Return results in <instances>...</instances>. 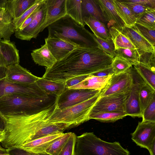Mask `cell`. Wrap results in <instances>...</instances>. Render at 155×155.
I'll use <instances>...</instances> for the list:
<instances>
[{"mask_svg":"<svg viewBox=\"0 0 155 155\" xmlns=\"http://www.w3.org/2000/svg\"><path fill=\"white\" fill-rule=\"evenodd\" d=\"M131 135L132 140L137 145L148 150L155 140V122L145 120L139 122Z\"/></svg>","mask_w":155,"mask_h":155,"instance_id":"cell-13","label":"cell"},{"mask_svg":"<svg viewBox=\"0 0 155 155\" xmlns=\"http://www.w3.org/2000/svg\"><path fill=\"white\" fill-rule=\"evenodd\" d=\"M102 12L108 28L113 27L121 31L125 24L118 15L113 0H96Z\"/></svg>","mask_w":155,"mask_h":155,"instance_id":"cell-15","label":"cell"},{"mask_svg":"<svg viewBox=\"0 0 155 155\" xmlns=\"http://www.w3.org/2000/svg\"><path fill=\"white\" fill-rule=\"evenodd\" d=\"M48 37L58 38L78 47L97 46L91 33L67 15L48 27Z\"/></svg>","mask_w":155,"mask_h":155,"instance_id":"cell-4","label":"cell"},{"mask_svg":"<svg viewBox=\"0 0 155 155\" xmlns=\"http://www.w3.org/2000/svg\"><path fill=\"white\" fill-rule=\"evenodd\" d=\"M115 9L124 23L125 27L130 28L135 25L137 19L128 8L118 0H113Z\"/></svg>","mask_w":155,"mask_h":155,"instance_id":"cell-30","label":"cell"},{"mask_svg":"<svg viewBox=\"0 0 155 155\" xmlns=\"http://www.w3.org/2000/svg\"><path fill=\"white\" fill-rule=\"evenodd\" d=\"M120 31L129 39L139 52H155V46L141 34L135 25L130 28L125 26Z\"/></svg>","mask_w":155,"mask_h":155,"instance_id":"cell-17","label":"cell"},{"mask_svg":"<svg viewBox=\"0 0 155 155\" xmlns=\"http://www.w3.org/2000/svg\"><path fill=\"white\" fill-rule=\"evenodd\" d=\"M39 78L32 74L19 64H17L7 67L5 78L11 83L29 84L36 82Z\"/></svg>","mask_w":155,"mask_h":155,"instance_id":"cell-14","label":"cell"},{"mask_svg":"<svg viewBox=\"0 0 155 155\" xmlns=\"http://www.w3.org/2000/svg\"><path fill=\"white\" fill-rule=\"evenodd\" d=\"M57 97H33L8 94L0 98V112L3 116L30 115L47 109L56 101Z\"/></svg>","mask_w":155,"mask_h":155,"instance_id":"cell-3","label":"cell"},{"mask_svg":"<svg viewBox=\"0 0 155 155\" xmlns=\"http://www.w3.org/2000/svg\"><path fill=\"white\" fill-rule=\"evenodd\" d=\"M109 29L115 50L120 48L137 49L129 39L120 31L113 27H110Z\"/></svg>","mask_w":155,"mask_h":155,"instance_id":"cell-28","label":"cell"},{"mask_svg":"<svg viewBox=\"0 0 155 155\" xmlns=\"http://www.w3.org/2000/svg\"><path fill=\"white\" fill-rule=\"evenodd\" d=\"M46 155H50L48 154H46Z\"/></svg>","mask_w":155,"mask_h":155,"instance_id":"cell-58","label":"cell"},{"mask_svg":"<svg viewBox=\"0 0 155 155\" xmlns=\"http://www.w3.org/2000/svg\"><path fill=\"white\" fill-rule=\"evenodd\" d=\"M113 75L99 77L90 74L78 84L68 88L89 89L101 91L105 87Z\"/></svg>","mask_w":155,"mask_h":155,"instance_id":"cell-23","label":"cell"},{"mask_svg":"<svg viewBox=\"0 0 155 155\" xmlns=\"http://www.w3.org/2000/svg\"><path fill=\"white\" fill-rule=\"evenodd\" d=\"M4 8H2L0 7V12H1L3 9Z\"/></svg>","mask_w":155,"mask_h":155,"instance_id":"cell-57","label":"cell"},{"mask_svg":"<svg viewBox=\"0 0 155 155\" xmlns=\"http://www.w3.org/2000/svg\"><path fill=\"white\" fill-rule=\"evenodd\" d=\"M101 91L91 98L70 107L62 110L58 109L57 107L50 117L49 120L69 124L74 127L89 120L90 112L100 98Z\"/></svg>","mask_w":155,"mask_h":155,"instance_id":"cell-6","label":"cell"},{"mask_svg":"<svg viewBox=\"0 0 155 155\" xmlns=\"http://www.w3.org/2000/svg\"><path fill=\"white\" fill-rule=\"evenodd\" d=\"M6 68L0 66V80L5 78Z\"/></svg>","mask_w":155,"mask_h":155,"instance_id":"cell-52","label":"cell"},{"mask_svg":"<svg viewBox=\"0 0 155 155\" xmlns=\"http://www.w3.org/2000/svg\"><path fill=\"white\" fill-rule=\"evenodd\" d=\"M132 66L127 61L118 56L114 57L111 64L113 71L115 74L124 73Z\"/></svg>","mask_w":155,"mask_h":155,"instance_id":"cell-37","label":"cell"},{"mask_svg":"<svg viewBox=\"0 0 155 155\" xmlns=\"http://www.w3.org/2000/svg\"><path fill=\"white\" fill-rule=\"evenodd\" d=\"M133 78L132 90L126 101L125 112L127 116L142 117V115L139 100V92L145 82L134 67L130 68Z\"/></svg>","mask_w":155,"mask_h":155,"instance_id":"cell-10","label":"cell"},{"mask_svg":"<svg viewBox=\"0 0 155 155\" xmlns=\"http://www.w3.org/2000/svg\"><path fill=\"white\" fill-rule=\"evenodd\" d=\"M8 94L39 97H47L51 95L41 88L36 82L29 84H21L9 82L5 78L1 79L0 98Z\"/></svg>","mask_w":155,"mask_h":155,"instance_id":"cell-8","label":"cell"},{"mask_svg":"<svg viewBox=\"0 0 155 155\" xmlns=\"http://www.w3.org/2000/svg\"><path fill=\"white\" fill-rule=\"evenodd\" d=\"M64 134L62 132L52 133L27 142L20 148L34 153L46 154L47 148Z\"/></svg>","mask_w":155,"mask_h":155,"instance_id":"cell-18","label":"cell"},{"mask_svg":"<svg viewBox=\"0 0 155 155\" xmlns=\"http://www.w3.org/2000/svg\"><path fill=\"white\" fill-rule=\"evenodd\" d=\"M77 136L72 133L66 143L58 155H75L74 146Z\"/></svg>","mask_w":155,"mask_h":155,"instance_id":"cell-43","label":"cell"},{"mask_svg":"<svg viewBox=\"0 0 155 155\" xmlns=\"http://www.w3.org/2000/svg\"><path fill=\"white\" fill-rule=\"evenodd\" d=\"M9 155H46L32 152L20 147H14L7 149Z\"/></svg>","mask_w":155,"mask_h":155,"instance_id":"cell-45","label":"cell"},{"mask_svg":"<svg viewBox=\"0 0 155 155\" xmlns=\"http://www.w3.org/2000/svg\"><path fill=\"white\" fill-rule=\"evenodd\" d=\"M36 82L48 94L56 97L60 95L66 88L64 83L50 80L43 77L39 78Z\"/></svg>","mask_w":155,"mask_h":155,"instance_id":"cell-25","label":"cell"},{"mask_svg":"<svg viewBox=\"0 0 155 155\" xmlns=\"http://www.w3.org/2000/svg\"><path fill=\"white\" fill-rule=\"evenodd\" d=\"M130 93L100 97L92 108L90 113L125 112V103Z\"/></svg>","mask_w":155,"mask_h":155,"instance_id":"cell-12","label":"cell"},{"mask_svg":"<svg viewBox=\"0 0 155 155\" xmlns=\"http://www.w3.org/2000/svg\"><path fill=\"white\" fill-rule=\"evenodd\" d=\"M5 125V119L4 116L0 112V132L4 131Z\"/></svg>","mask_w":155,"mask_h":155,"instance_id":"cell-50","label":"cell"},{"mask_svg":"<svg viewBox=\"0 0 155 155\" xmlns=\"http://www.w3.org/2000/svg\"><path fill=\"white\" fill-rule=\"evenodd\" d=\"M9 155L8 154V155Z\"/></svg>","mask_w":155,"mask_h":155,"instance_id":"cell-60","label":"cell"},{"mask_svg":"<svg viewBox=\"0 0 155 155\" xmlns=\"http://www.w3.org/2000/svg\"><path fill=\"white\" fill-rule=\"evenodd\" d=\"M135 25L141 34L155 46V29L148 28L136 23Z\"/></svg>","mask_w":155,"mask_h":155,"instance_id":"cell-42","label":"cell"},{"mask_svg":"<svg viewBox=\"0 0 155 155\" xmlns=\"http://www.w3.org/2000/svg\"><path fill=\"white\" fill-rule=\"evenodd\" d=\"M148 150L150 155H155V140L151 144Z\"/></svg>","mask_w":155,"mask_h":155,"instance_id":"cell-51","label":"cell"},{"mask_svg":"<svg viewBox=\"0 0 155 155\" xmlns=\"http://www.w3.org/2000/svg\"><path fill=\"white\" fill-rule=\"evenodd\" d=\"M46 10V0H42L37 8L36 15L32 20L23 29L15 30V37L21 40L28 41L32 38H36L45 22Z\"/></svg>","mask_w":155,"mask_h":155,"instance_id":"cell-11","label":"cell"},{"mask_svg":"<svg viewBox=\"0 0 155 155\" xmlns=\"http://www.w3.org/2000/svg\"><path fill=\"white\" fill-rule=\"evenodd\" d=\"M3 137H4V135H3V132H0V143H1V141L3 140Z\"/></svg>","mask_w":155,"mask_h":155,"instance_id":"cell-56","label":"cell"},{"mask_svg":"<svg viewBox=\"0 0 155 155\" xmlns=\"http://www.w3.org/2000/svg\"><path fill=\"white\" fill-rule=\"evenodd\" d=\"M130 68L124 73L114 74L102 90L100 97L130 93L133 85V78Z\"/></svg>","mask_w":155,"mask_h":155,"instance_id":"cell-9","label":"cell"},{"mask_svg":"<svg viewBox=\"0 0 155 155\" xmlns=\"http://www.w3.org/2000/svg\"><path fill=\"white\" fill-rule=\"evenodd\" d=\"M37 8L26 19L18 30H22L23 29L30 23L36 15Z\"/></svg>","mask_w":155,"mask_h":155,"instance_id":"cell-49","label":"cell"},{"mask_svg":"<svg viewBox=\"0 0 155 155\" xmlns=\"http://www.w3.org/2000/svg\"><path fill=\"white\" fill-rule=\"evenodd\" d=\"M8 153L7 149L2 147L0 143V155H7Z\"/></svg>","mask_w":155,"mask_h":155,"instance_id":"cell-54","label":"cell"},{"mask_svg":"<svg viewBox=\"0 0 155 155\" xmlns=\"http://www.w3.org/2000/svg\"><path fill=\"white\" fill-rule=\"evenodd\" d=\"M142 118V120L155 122V95L144 110Z\"/></svg>","mask_w":155,"mask_h":155,"instance_id":"cell-41","label":"cell"},{"mask_svg":"<svg viewBox=\"0 0 155 155\" xmlns=\"http://www.w3.org/2000/svg\"><path fill=\"white\" fill-rule=\"evenodd\" d=\"M42 0L39 1L29 8L24 12L20 17L14 21L15 30L22 24L26 19L38 7Z\"/></svg>","mask_w":155,"mask_h":155,"instance_id":"cell-44","label":"cell"},{"mask_svg":"<svg viewBox=\"0 0 155 155\" xmlns=\"http://www.w3.org/2000/svg\"><path fill=\"white\" fill-rule=\"evenodd\" d=\"M101 91L66 88L60 95L57 97L58 108L62 110L83 102L94 97Z\"/></svg>","mask_w":155,"mask_h":155,"instance_id":"cell-7","label":"cell"},{"mask_svg":"<svg viewBox=\"0 0 155 155\" xmlns=\"http://www.w3.org/2000/svg\"><path fill=\"white\" fill-rule=\"evenodd\" d=\"M57 107L56 101L47 109L32 115L4 116L5 125L3 138L1 142L2 146L7 149L20 147L43 136L74 127L69 124L49 120Z\"/></svg>","mask_w":155,"mask_h":155,"instance_id":"cell-1","label":"cell"},{"mask_svg":"<svg viewBox=\"0 0 155 155\" xmlns=\"http://www.w3.org/2000/svg\"><path fill=\"white\" fill-rule=\"evenodd\" d=\"M66 2V0H46V20L41 28L40 32L67 15Z\"/></svg>","mask_w":155,"mask_h":155,"instance_id":"cell-16","label":"cell"},{"mask_svg":"<svg viewBox=\"0 0 155 155\" xmlns=\"http://www.w3.org/2000/svg\"><path fill=\"white\" fill-rule=\"evenodd\" d=\"M0 51L5 60L7 67L19 64L20 62L19 51L15 43L10 40H0Z\"/></svg>","mask_w":155,"mask_h":155,"instance_id":"cell-22","label":"cell"},{"mask_svg":"<svg viewBox=\"0 0 155 155\" xmlns=\"http://www.w3.org/2000/svg\"><path fill=\"white\" fill-rule=\"evenodd\" d=\"M127 116L125 112H105L90 113L89 120L94 119L103 122H114Z\"/></svg>","mask_w":155,"mask_h":155,"instance_id":"cell-31","label":"cell"},{"mask_svg":"<svg viewBox=\"0 0 155 155\" xmlns=\"http://www.w3.org/2000/svg\"><path fill=\"white\" fill-rule=\"evenodd\" d=\"M85 24L87 25L94 35L104 40L111 38L108 30L104 23L91 16L83 18Z\"/></svg>","mask_w":155,"mask_h":155,"instance_id":"cell-26","label":"cell"},{"mask_svg":"<svg viewBox=\"0 0 155 155\" xmlns=\"http://www.w3.org/2000/svg\"><path fill=\"white\" fill-rule=\"evenodd\" d=\"M7 0H0V7L5 8V4Z\"/></svg>","mask_w":155,"mask_h":155,"instance_id":"cell-55","label":"cell"},{"mask_svg":"<svg viewBox=\"0 0 155 155\" xmlns=\"http://www.w3.org/2000/svg\"><path fill=\"white\" fill-rule=\"evenodd\" d=\"M89 75H83L75 77L67 80L64 83L65 88H69L78 84Z\"/></svg>","mask_w":155,"mask_h":155,"instance_id":"cell-47","label":"cell"},{"mask_svg":"<svg viewBox=\"0 0 155 155\" xmlns=\"http://www.w3.org/2000/svg\"><path fill=\"white\" fill-rule=\"evenodd\" d=\"M91 36L98 48L109 54L114 57L116 56L114 44L111 38L108 40H103L92 33Z\"/></svg>","mask_w":155,"mask_h":155,"instance_id":"cell-36","label":"cell"},{"mask_svg":"<svg viewBox=\"0 0 155 155\" xmlns=\"http://www.w3.org/2000/svg\"><path fill=\"white\" fill-rule=\"evenodd\" d=\"M75 155H130V152L118 142H109L98 137L93 132L77 136Z\"/></svg>","mask_w":155,"mask_h":155,"instance_id":"cell-5","label":"cell"},{"mask_svg":"<svg viewBox=\"0 0 155 155\" xmlns=\"http://www.w3.org/2000/svg\"></svg>","mask_w":155,"mask_h":155,"instance_id":"cell-59","label":"cell"},{"mask_svg":"<svg viewBox=\"0 0 155 155\" xmlns=\"http://www.w3.org/2000/svg\"><path fill=\"white\" fill-rule=\"evenodd\" d=\"M120 2L123 3L128 8L136 18L137 21L145 13L153 10H155V9L147 8L137 3Z\"/></svg>","mask_w":155,"mask_h":155,"instance_id":"cell-38","label":"cell"},{"mask_svg":"<svg viewBox=\"0 0 155 155\" xmlns=\"http://www.w3.org/2000/svg\"><path fill=\"white\" fill-rule=\"evenodd\" d=\"M120 2L137 3L150 8L155 9V0H119Z\"/></svg>","mask_w":155,"mask_h":155,"instance_id":"cell-46","label":"cell"},{"mask_svg":"<svg viewBox=\"0 0 155 155\" xmlns=\"http://www.w3.org/2000/svg\"><path fill=\"white\" fill-rule=\"evenodd\" d=\"M134 67L145 83L155 90V72L140 63Z\"/></svg>","mask_w":155,"mask_h":155,"instance_id":"cell-33","label":"cell"},{"mask_svg":"<svg viewBox=\"0 0 155 155\" xmlns=\"http://www.w3.org/2000/svg\"><path fill=\"white\" fill-rule=\"evenodd\" d=\"M67 15L81 25L84 27L85 24L82 16L81 0H66Z\"/></svg>","mask_w":155,"mask_h":155,"instance_id":"cell-29","label":"cell"},{"mask_svg":"<svg viewBox=\"0 0 155 155\" xmlns=\"http://www.w3.org/2000/svg\"><path fill=\"white\" fill-rule=\"evenodd\" d=\"M39 0H7L5 8L10 14L14 21Z\"/></svg>","mask_w":155,"mask_h":155,"instance_id":"cell-20","label":"cell"},{"mask_svg":"<svg viewBox=\"0 0 155 155\" xmlns=\"http://www.w3.org/2000/svg\"><path fill=\"white\" fill-rule=\"evenodd\" d=\"M114 57L97 46L77 47L50 68L42 77L64 83L75 77L93 74L111 66Z\"/></svg>","mask_w":155,"mask_h":155,"instance_id":"cell-2","label":"cell"},{"mask_svg":"<svg viewBox=\"0 0 155 155\" xmlns=\"http://www.w3.org/2000/svg\"><path fill=\"white\" fill-rule=\"evenodd\" d=\"M48 48L57 61L61 60L77 47L61 39L48 37L45 38Z\"/></svg>","mask_w":155,"mask_h":155,"instance_id":"cell-19","label":"cell"},{"mask_svg":"<svg viewBox=\"0 0 155 155\" xmlns=\"http://www.w3.org/2000/svg\"><path fill=\"white\" fill-rule=\"evenodd\" d=\"M136 23L148 28L155 29V10L144 13L137 21Z\"/></svg>","mask_w":155,"mask_h":155,"instance_id":"cell-39","label":"cell"},{"mask_svg":"<svg viewBox=\"0 0 155 155\" xmlns=\"http://www.w3.org/2000/svg\"><path fill=\"white\" fill-rule=\"evenodd\" d=\"M15 30L13 19L5 8L0 12V40H10Z\"/></svg>","mask_w":155,"mask_h":155,"instance_id":"cell-24","label":"cell"},{"mask_svg":"<svg viewBox=\"0 0 155 155\" xmlns=\"http://www.w3.org/2000/svg\"><path fill=\"white\" fill-rule=\"evenodd\" d=\"M31 55L35 64L45 67L46 68L51 67L57 61L48 49L45 43L40 48L32 50Z\"/></svg>","mask_w":155,"mask_h":155,"instance_id":"cell-21","label":"cell"},{"mask_svg":"<svg viewBox=\"0 0 155 155\" xmlns=\"http://www.w3.org/2000/svg\"><path fill=\"white\" fill-rule=\"evenodd\" d=\"M72 132L64 133L46 150L45 153L50 155H58L67 142Z\"/></svg>","mask_w":155,"mask_h":155,"instance_id":"cell-34","label":"cell"},{"mask_svg":"<svg viewBox=\"0 0 155 155\" xmlns=\"http://www.w3.org/2000/svg\"><path fill=\"white\" fill-rule=\"evenodd\" d=\"M117 55L124 59L132 66L139 63L140 54L137 49L120 48L115 50Z\"/></svg>","mask_w":155,"mask_h":155,"instance_id":"cell-35","label":"cell"},{"mask_svg":"<svg viewBox=\"0 0 155 155\" xmlns=\"http://www.w3.org/2000/svg\"><path fill=\"white\" fill-rule=\"evenodd\" d=\"M82 16H91L104 23L106 22L96 0H81Z\"/></svg>","mask_w":155,"mask_h":155,"instance_id":"cell-27","label":"cell"},{"mask_svg":"<svg viewBox=\"0 0 155 155\" xmlns=\"http://www.w3.org/2000/svg\"><path fill=\"white\" fill-rule=\"evenodd\" d=\"M140 54L139 63L148 67L155 72V52H139Z\"/></svg>","mask_w":155,"mask_h":155,"instance_id":"cell-40","label":"cell"},{"mask_svg":"<svg viewBox=\"0 0 155 155\" xmlns=\"http://www.w3.org/2000/svg\"><path fill=\"white\" fill-rule=\"evenodd\" d=\"M0 66L7 68L6 65L4 58L1 52L0 51Z\"/></svg>","mask_w":155,"mask_h":155,"instance_id":"cell-53","label":"cell"},{"mask_svg":"<svg viewBox=\"0 0 155 155\" xmlns=\"http://www.w3.org/2000/svg\"><path fill=\"white\" fill-rule=\"evenodd\" d=\"M111 66L107 69L91 74L94 76L103 77L112 75L114 74Z\"/></svg>","mask_w":155,"mask_h":155,"instance_id":"cell-48","label":"cell"},{"mask_svg":"<svg viewBox=\"0 0 155 155\" xmlns=\"http://www.w3.org/2000/svg\"><path fill=\"white\" fill-rule=\"evenodd\" d=\"M155 95V90L145 82L139 92V100L142 115L153 97Z\"/></svg>","mask_w":155,"mask_h":155,"instance_id":"cell-32","label":"cell"}]
</instances>
